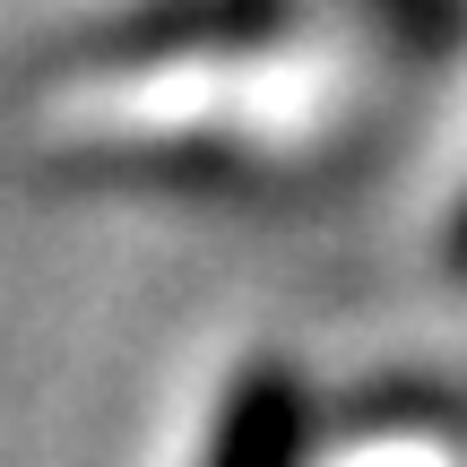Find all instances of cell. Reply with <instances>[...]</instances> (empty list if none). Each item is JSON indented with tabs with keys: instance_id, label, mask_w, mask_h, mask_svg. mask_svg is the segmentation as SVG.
<instances>
[{
	"instance_id": "cell-1",
	"label": "cell",
	"mask_w": 467,
	"mask_h": 467,
	"mask_svg": "<svg viewBox=\"0 0 467 467\" xmlns=\"http://www.w3.org/2000/svg\"><path fill=\"white\" fill-rule=\"evenodd\" d=\"M277 0H156L139 17H113V26L87 35V52H113V61H173V52H208V44H234V35L268 26Z\"/></svg>"
},
{
	"instance_id": "cell-2",
	"label": "cell",
	"mask_w": 467,
	"mask_h": 467,
	"mask_svg": "<svg viewBox=\"0 0 467 467\" xmlns=\"http://www.w3.org/2000/svg\"><path fill=\"white\" fill-rule=\"evenodd\" d=\"M295 441H303V389L277 364H251L225 399L208 467H295Z\"/></svg>"
}]
</instances>
